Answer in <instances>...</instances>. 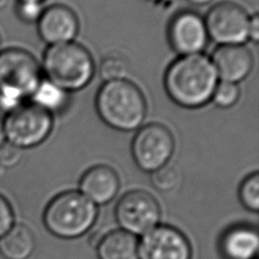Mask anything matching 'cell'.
<instances>
[{"mask_svg":"<svg viewBox=\"0 0 259 259\" xmlns=\"http://www.w3.org/2000/svg\"><path fill=\"white\" fill-rule=\"evenodd\" d=\"M219 82L210 59L201 53L179 56L168 66L163 79L169 98L188 109L206 105Z\"/></svg>","mask_w":259,"mask_h":259,"instance_id":"6da1fadb","label":"cell"},{"mask_svg":"<svg viewBox=\"0 0 259 259\" xmlns=\"http://www.w3.org/2000/svg\"><path fill=\"white\" fill-rule=\"evenodd\" d=\"M95 108L105 124L119 132L140 128L147 115L142 90L126 78L103 82L96 93Z\"/></svg>","mask_w":259,"mask_h":259,"instance_id":"7a4b0ae2","label":"cell"},{"mask_svg":"<svg viewBox=\"0 0 259 259\" xmlns=\"http://www.w3.org/2000/svg\"><path fill=\"white\" fill-rule=\"evenodd\" d=\"M44 79L40 63L28 51H0V110L5 114L27 101Z\"/></svg>","mask_w":259,"mask_h":259,"instance_id":"3957f363","label":"cell"},{"mask_svg":"<svg viewBox=\"0 0 259 259\" xmlns=\"http://www.w3.org/2000/svg\"><path fill=\"white\" fill-rule=\"evenodd\" d=\"M40 67L45 79L68 93L86 87L95 74L90 52L76 41L49 46Z\"/></svg>","mask_w":259,"mask_h":259,"instance_id":"277c9868","label":"cell"},{"mask_svg":"<svg viewBox=\"0 0 259 259\" xmlns=\"http://www.w3.org/2000/svg\"><path fill=\"white\" fill-rule=\"evenodd\" d=\"M97 218L96 205L75 190L56 195L44 211V224L53 235L73 239L85 234Z\"/></svg>","mask_w":259,"mask_h":259,"instance_id":"5b68a950","label":"cell"},{"mask_svg":"<svg viewBox=\"0 0 259 259\" xmlns=\"http://www.w3.org/2000/svg\"><path fill=\"white\" fill-rule=\"evenodd\" d=\"M6 142L24 150L42 144L54 127V115L27 100L3 117Z\"/></svg>","mask_w":259,"mask_h":259,"instance_id":"8992f818","label":"cell"},{"mask_svg":"<svg viewBox=\"0 0 259 259\" xmlns=\"http://www.w3.org/2000/svg\"><path fill=\"white\" fill-rule=\"evenodd\" d=\"M175 149L172 133L163 124L151 122L138 128L131 145L136 165L145 172H151L167 165Z\"/></svg>","mask_w":259,"mask_h":259,"instance_id":"52a82bcc","label":"cell"},{"mask_svg":"<svg viewBox=\"0 0 259 259\" xmlns=\"http://www.w3.org/2000/svg\"><path fill=\"white\" fill-rule=\"evenodd\" d=\"M250 16L239 4L222 1L207 11L204 23L208 38L222 45H243L248 39Z\"/></svg>","mask_w":259,"mask_h":259,"instance_id":"ba28073f","label":"cell"},{"mask_svg":"<svg viewBox=\"0 0 259 259\" xmlns=\"http://www.w3.org/2000/svg\"><path fill=\"white\" fill-rule=\"evenodd\" d=\"M160 215L157 200L145 190L124 193L115 206V218L121 230L135 236L144 235L158 226Z\"/></svg>","mask_w":259,"mask_h":259,"instance_id":"9c48e42d","label":"cell"},{"mask_svg":"<svg viewBox=\"0 0 259 259\" xmlns=\"http://www.w3.org/2000/svg\"><path fill=\"white\" fill-rule=\"evenodd\" d=\"M167 38L179 56L200 54L208 42L204 18L192 10L177 12L169 21Z\"/></svg>","mask_w":259,"mask_h":259,"instance_id":"30bf717a","label":"cell"},{"mask_svg":"<svg viewBox=\"0 0 259 259\" xmlns=\"http://www.w3.org/2000/svg\"><path fill=\"white\" fill-rule=\"evenodd\" d=\"M138 256L139 259H191V247L179 230L161 225L143 235Z\"/></svg>","mask_w":259,"mask_h":259,"instance_id":"8fae6325","label":"cell"},{"mask_svg":"<svg viewBox=\"0 0 259 259\" xmlns=\"http://www.w3.org/2000/svg\"><path fill=\"white\" fill-rule=\"evenodd\" d=\"M40 39L49 46L74 41L79 32V19L66 5L53 4L42 9L36 21Z\"/></svg>","mask_w":259,"mask_h":259,"instance_id":"7c38bea8","label":"cell"},{"mask_svg":"<svg viewBox=\"0 0 259 259\" xmlns=\"http://www.w3.org/2000/svg\"><path fill=\"white\" fill-rule=\"evenodd\" d=\"M210 61L219 80L238 84L245 80L253 68V56L244 45H222L213 50Z\"/></svg>","mask_w":259,"mask_h":259,"instance_id":"4fadbf2b","label":"cell"},{"mask_svg":"<svg viewBox=\"0 0 259 259\" xmlns=\"http://www.w3.org/2000/svg\"><path fill=\"white\" fill-rule=\"evenodd\" d=\"M79 186L80 192L94 204H104L116 195L119 189V178L111 167L96 165L82 175Z\"/></svg>","mask_w":259,"mask_h":259,"instance_id":"5bb4252c","label":"cell"},{"mask_svg":"<svg viewBox=\"0 0 259 259\" xmlns=\"http://www.w3.org/2000/svg\"><path fill=\"white\" fill-rule=\"evenodd\" d=\"M259 237L256 229L238 226L228 230L220 241V249L226 259H256Z\"/></svg>","mask_w":259,"mask_h":259,"instance_id":"9a60e30c","label":"cell"},{"mask_svg":"<svg viewBox=\"0 0 259 259\" xmlns=\"http://www.w3.org/2000/svg\"><path fill=\"white\" fill-rule=\"evenodd\" d=\"M138 240L121 229L105 234L97 244L99 259H139Z\"/></svg>","mask_w":259,"mask_h":259,"instance_id":"2e32d148","label":"cell"},{"mask_svg":"<svg viewBox=\"0 0 259 259\" xmlns=\"http://www.w3.org/2000/svg\"><path fill=\"white\" fill-rule=\"evenodd\" d=\"M34 248V235L24 224L15 223L0 238V254L5 259H27Z\"/></svg>","mask_w":259,"mask_h":259,"instance_id":"e0dca14e","label":"cell"},{"mask_svg":"<svg viewBox=\"0 0 259 259\" xmlns=\"http://www.w3.org/2000/svg\"><path fill=\"white\" fill-rule=\"evenodd\" d=\"M29 101L54 115L65 110L69 104V93L44 78Z\"/></svg>","mask_w":259,"mask_h":259,"instance_id":"ac0fdd59","label":"cell"},{"mask_svg":"<svg viewBox=\"0 0 259 259\" xmlns=\"http://www.w3.org/2000/svg\"><path fill=\"white\" fill-rule=\"evenodd\" d=\"M128 72V63L124 57L117 54L105 56L100 62L98 73L103 82L124 79Z\"/></svg>","mask_w":259,"mask_h":259,"instance_id":"d6986e66","label":"cell"},{"mask_svg":"<svg viewBox=\"0 0 259 259\" xmlns=\"http://www.w3.org/2000/svg\"><path fill=\"white\" fill-rule=\"evenodd\" d=\"M239 197L243 205L252 210L259 209V174L254 172L247 176L241 183L239 189Z\"/></svg>","mask_w":259,"mask_h":259,"instance_id":"ffe728a7","label":"cell"},{"mask_svg":"<svg viewBox=\"0 0 259 259\" xmlns=\"http://www.w3.org/2000/svg\"><path fill=\"white\" fill-rule=\"evenodd\" d=\"M240 98V88L238 84L229 82H219L211 100L212 102L221 108H229L234 106Z\"/></svg>","mask_w":259,"mask_h":259,"instance_id":"44dd1931","label":"cell"},{"mask_svg":"<svg viewBox=\"0 0 259 259\" xmlns=\"http://www.w3.org/2000/svg\"><path fill=\"white\" fill-rule=\"evenodd\" d=\"M178 178L177 170L171 166L165 165L152 173L151 182L157 190L167 192L175 188L178 183Z\"/></svg>","mask_w":259,"mask_h":259,"instance_id":"7402d4cb","label":"cell"},{"mask_svg":"<svg viewBox=\"0 0 259 259\" xmlns=\"http://www.w3.org/2000/svg\"><path fill=\"white\" fill-rule=\"evenodd\" d=\"M42 6L40 3L26 2V1H16L15 5V15L16 17L24 23H36L41 12Z\"/></svg>","mask_w":259,"mask_h":259,"instance_id":"603a6c76","label":"cell"},{"mask_svg":"<svg viewBox=\"0 0 259 259\" xmlns=\"http://www.w3.org/2000/svg\"><path fill=\"white\" fill-rule=\"evenodd\" d=\"M15 223V214L10 201L0 193V238Z\"/></svg>","mask_w":259,"mask_h":259,"instance_id":"cb8c5ba5","label":"cell"},{"mask_svg":"<svg viewBox=\"0 0 259 259\" xmlns=\"http://www.w3.org/2000/svg\"><path fill=\"white\" fill-rule=\"evenodd\" d=\"M20 149L5 142L0 147V167L10 169L15 167L21 159Z\"/></svg>","mask_w":259,"mask_h":259,"instance_id":"d4e9b609","label":"cell"},{"mask_svg":"<svg viewBox=\"0 0 259 259\" xmlns=\"http://www.w3.org/2000/svg\"><path fill=\"white\" fill-rule=\"evenodd\" d=\"M248 38H250L254 42L258 41V38H259V18H258L257 14H253L252 16H250Z\"/></svg>","mask_w":259,"mask_h":259,"instance_id":"484cf974","label":"cell"},{"mask_svg":"<svg viewBox=\"0 0 259 259\" xmlns=\"http://www.w3.org/2000/svg\"><path fill=\"white\" fill-rule=\"evenodd\" d=\"M6 142L5 138V131H4V122L3 117L0 115V147Z\"/></svg>","mask_w":259,"mask_h":259,"instance_id":"4316f807","label":"cell"},{"mask_svg":"<svg viewBox=\"0 0 259 259\" xmlns=\"http://www.w3.org/2000/svg\"><path fill=\"white\" fill-rule=\"evenodd\" d=\"M188 3L195 5V6H203V5H207L210 2H212L213 0H186Z\"/></svg>","mask_w":259,"mask_h":259,"instance_id":"83f0119b","label":"cell"},{"mask_svg":"<svg viewBox=\"0 0 259 259\" xmlns=\"http://www.w3.org/2000/svg\"><path fill=\"white\" fill-rule=\"evenodd\" d=\"M16 1H26V2H35V3H42L45 0H16Z\"/></svg>","mask_w":259,"mask_h":259,"instance_id":"f1b7e54d","label":"cell"},{"mask_svg":"<svg viewBox=\"0 0 259 259\" xmlns=\"http://www.w3.org/2000/svg\"><path fill=\"white\" fill-rule=\"evenodd\" d=\"M2 50V40H1V35H0V51Z\"/></svg>","mask_w":259,"mask_h":259,"instance_id":"f546056e","label":"cell"},{"mask_svg":"<svg viewBox=\"0 0 259 259\" xmlns=\"http://www.w3.org/2000/svg\"><path fill=\"white\" fill-rule=\"evenodd\" d=\"M147 1H151V2H157V1H161V0H147Z\"/></svg>","mask_w":259,"mask_h":259,"instance_id":"4dcf8cb0","label":"cell"}]
</instances>
